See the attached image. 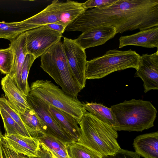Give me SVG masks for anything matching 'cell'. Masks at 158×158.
I'll return each mask as SVG.
<instances>
[{
  "mask_svg": "<svg viewBox=\"0 0 158 158\" xmlns=\"http://www.w3.org/2000/svg\"><path fill=\"white\" fill-rule=\"evenodd\" d=\"M35 59L32 55L28 53L27 54L21 70L19 81L16 85L26 97L30 92V87L27 80L29 72Z\"/></svg>",
  "mask_w": 158,
  "mask_h": 158,
  "instance_id": "22",
  "label": "cell"
},
{
  "mask_svg": "<svg viewBox=\"0 0 158 158\" xmlns=\"http://www.w3.org/2000/svg\"><path fill=\"white\" fill-rule=\"evenodd\" d=\"M84 109L101 121L111 126L115 123L114 114L111 108L94 102L82 103Z\"/></svg>",
  "mask_w": 158,
  "mask_h": 158,
  "instance_id": "21",
  "label": "cell"
},
{
  "mask_svg": "<svg viewBox=\"0 0 158 158\" xmlns=\"http://www.w3.org/2000/svg\"><path fill=\"white\" fill-rule=\"evenodd\" d=\"M29 94L69 114L78 123L87 111L77 98L68 95L50 81L38 80L33 82L30 87Z\"/></svg>",
  "mask_w": 158,
  "mask_h": 158,
  "instance_id": "6",
  "label": "cell"
},
{
  "mask_svg": "<svg viewBox=\"0 0 158 158\" xmlns=\"http://www.w3.org/2000/svg\"><path fill=\"white\" fill-rule=\"evenodd\" d=\"M0 158H3L0 146Z\"/></svg>",
  "mask_w": 158,
  "mask_h": 158,
  "instance_id": "33",
  "label": "cell"
},
{
  "mask_svg": "<svg viewBox=\"0 0 158 158\" xmlns=\"http://www.w3.org/2000/svg\"><path fill=\"white\" fill-rule=\"evenodd\" d=\"M85 10L82 3L54 0L41 11L23 20L31 29L54 23L67 27Z\"/></svg>",
  "mask_w": 158,
  "mask_h": 158,
  "instance_id": "7",
  "label": "cell"
},
{
  "mask_svg": "<svg viewBox=\"0 0 158 158\" xmlns=\"http://www.w3.org/2000/svg\"><path fill=\"white\" fill-rule=\"evenodd\" d=\"M110 108L116 120L112 127L117 131H142L154 126L157 111L150 101L133 99Z\"/></svg>",
  "mask_w": 158,
  "mask_h": 158,
  "instance_id": "3",
  "label": "cell"
},
{
  "mask_svg": "<svg viewBox=\"0 0 158 158\" xmlns=\"http://www.w3.org/2000/svg\"><path fill=\"white\" fill-rule=\"evenodd\" d=\"M10 46L14 53V58L13 70L9 75L13 79L16 85H17L21 70L27 54L25 32L21 34L10 41Z\"/></svg>",
  "mask_w": 158,
  "mask_h": 158,
  "instance_id": "18",
  "label": "cell"
},
{
  "mask_svg": "<svg viewBox=\"0 0 158 158\" xmlns=\"http://www.w3.org/2000/svg\"><path fill=\"white\" fill-rule=\"evenodd\" d=\"M0 114L2 119L6 135H19L29 137L8 113L0 106Z\"/></svg>",
  "mask_w": 158,
  "mask_h": 158,
  "instance_id": "25",
  "label": "cell"
},
{
  "mask_svg": "<svg viewBox=\"0 0 158 158\" xmlns=\"http://www.w3.org/2000/svg\"><path fill=\"white\" fill-rule=\"evenodd\" d=\"M117 0H88L84 3H82L83 7L87 10L96 8H104L112 5Z\"/></svg>",
  "mask_w": 158,
  "mask_h": 158,
  "instance_id": "28",
  "label": "cell"
},
{
  "mask_svg": "<svg viewBox=\"0 0 158 158\" xmlns=\"http://www.w3.org/2000/svg\"><path fill=\"white\" fill-rule=\"evenodd\" d=\"M37 138L51 151L57 158H69L67 144L53 136L46 134L39 133Z\"/></svg>",
  "mask_w": 158,
  "mask_h": 158,
  "instance_id": "20",
  "label": "cell"
},
{
  "mask_svg": "<svg viewBox=\"0 0 158 158\" xmlns=\"http://www.w3.org/2000/svg\"><path fill=\"white\" fill-rule=\"evenodd\" d=\"M3 136L17 152L30 158L38 156L40 143L37 139L15 134H5Z\"/></svg>",
  "mask_w": 158,
  "mask_h": 158,
  "instance_id": "15",
  "label": "cell"
},
{
  "mask_svg": "<svg viewBox=\"0 0 158 158\" xmlns=\"http://www.w3.org/2000/svg\"><path fill=\"white\" fill-rule=\"evenodd\" d=\"M116 34V29L113 27L99 26L82 33L75 40L85 50L104 44Z\"/></svg>",
  "mask_w": 158,
  "mask_h": 158,
  "instance_id": "12",
  "label": "cell"
},
{
  "mask_svg": "<svg viewBox=\"0 0 158 158\" xmlns=\"http://www.w3.org/2000/svg\"><path fill=\"white\" fill-rule=\"evenodd\" d=\"M26 98L30 107L36 112L45 126V134L53 136L67 145L74 141L51 114L48 110L49 103L29 93Z\"/></svg>",
  "mask_w": 158,
  "mask_h": 158,
  "instance_id": "10",
  "label": "cell"
},
{
  "mask_svg": "<svg viewBox=\"0 0 158 158\" xmlns=\"http://www.w3.org/2000/svg\"><path fill=\"white\" fill-rule=\"evenodd\" d=\"M44 26L62 34L65 31V29L67 27L63 25L55 23L48 24Z\"/></svg>",
  "mask_w": 158,
  "mask_h": 158,
  "instance_id": "31",
  "label": "cell"
},
{
  "mask_svg": "<svg viewBox=\"0 0 158 158\" xmlns=\"http://www.w3.org/2000/svg\"><path fill=\"white\" fill-rule=\"evenodd\" d=\"M50 151L52 153V158H57L51 151Z\"/></svg>",
  "mask_w": 158,
  "mask_h": 158,
  "instance_id": "32",
  "label": "cell"
},
{
  "mask_svg": "<svg viewBox=\"0 0 158 158\" xmlns=\"http://www.w3.org/2000/svg\"><path fill=\"white\" fill-rule=\"evenodd\" d=\"M1 83L7 100L19 113H23L26 109L30 108L26 97L20 90L9 75H6L2 78Z\"/></svg>",
  "mask_w": 158,
  "mask_h": 158,
  "instance_id": "14",
  "label": "cell"
},
{
  "mask_svg": "<svg viewBox=\"0 0 158 158\" xmlns=\"http://www.w3.org/2000/svg\"><path fill=\"white\" fill-rule=\"evenodd\" d=\"M63 47L67 60L76 81L82 89L85 87L86 66L87 62L85 50L75 41L64 37Z\"/></svg>",
  "mask_w": 158,
  "mask_h": 158,
  "instance_id": "9",
  "label": "cell"
},
{
  "mask_svg": "<svg viewBox=\"0 0 158 158\" xmlns=\"http://www.w3.org/2000/svg\"><path fill=\"white\" fill-rule=\"evenodd\" d=\"M0 146L3 158H30L14 150L9 144L3 135L0 141Z\"/></svg>",
  "mask_w": 158,
  "mask_h": 158,
  "instance_id": "27",
  "label": "cell"
},
{
  "mask_svg": "<svg viewBox=\"0 0 158 158\" xmlns=\"http://www.w3.org/2000/svg\"><path fill=\"white\" fill-rule=\"evenodd\" d=\"M135 152L145 158H158V131L141 135L134 140Z\"/></svg>",
  "mask_w": 158,
  "mask_h": 158,
  "instance_id": "16",
  "label": "cell"
},
{
  "mask_svg": "<svg viewBox=\"0 0 158 158\" xmlns=\"http://www.w3.org/2000/svg\"><path fill=\"white\" fill-rule=\"evenodd\" d=\"M101 26L113 27L117 34L158 26V0H117L104 8L88 9L65 31L83 33Z\"/></svg>",
  "mask_w": 158,
  "mask_h": 158,
  "instance_id": "1",
  "label": "cell"
},
{
  "mask_svg": "<svg viewBox=\"0 0 158 158\" xmlns=\"http://www.w3.org/2000/svg\"><path fill=\"white\" fill-rule=\"evenodd\" d=\"M30 158H52V153L43 144L40 143L38 156Z\"/></svg>",
  "mask_w": 158,
  "mask_h": 158,
  "instance_id": "30",
  "label": "cell"
},
{
  "mask_svg": "<svg viewBox=\"0 0 158 158\" xmlns=\"http://www.w3.org/2000/svg\"><path fill=\"white\" fill-rule=\"evenodd\" d=\"M30 30L29 25L24 20L11 22V24L0 30V38L13 40L19 35Z\"/></svg>",
  "mask_w": 158,
  "mask_h": 158,
  "instance_id": "23",
  "label": "cell"
},
{
  "mask_svg": "<svg viewBox=\"0 0 158 158\" xmlns=\"http://www.w3.org/2000/svg\"><path fill=\"white\" fill-rule=\"evenodd\" d=\"M14 58V53L11 46L0 49V72L2 73L10 74L13 69Z\"/></svg>",
  "mask_w": 158,
  "mask_h": 158,
  "instance_id": "26",
  "label": "cell"
},
{
  "mask_svg": "<svg viewBox=\"0 0 158 158\" xmlns=\"http://www.w3.org/2000/svg\"><path fill=\"white\" fill-rule=\"evenodd\" d=\"M67 148L69 158H101L77 142L68 144Z\"/></svg>",
  "mask_w": 158,
  "mask_h": 158,
  "instance_id": "24",
  "label": "cell"
},
{
  "mask_svg": "<svg viewBox=\"0 0 158 158\" xmlns=\"http://www.w3.org/2000/svg\"><path fill=\"white\" fill-rule=\"evenodd\" d=\"M19 114L23 122L32 137L37 138L38 134L46 133L45 126L33 109L30 108H27L23 113Z\"/></svg>",
  "mask_w": 158,
  "mask_h": 158,
  "instance_id": "19",
  "label": "cell"
},
{
  "mask_svg": "<svg viewBox=\"0 0 158 158\" xmlns=\"http://www.w3.org/2000/svg\"><path fill=\"white\" fill-rule=\"evenodd\" d=\"M40 67L67 94L77 98L82 90L73 77L60 41L52 46L41 56Z\"/></svg>",
  "mask_w": 158,
  "mask_h": 158,
  "instance_id": "4",
  "label": "cell"
},
{
  "mask_svg": "<svg viewBox=\"0 0 158 158\" xmlns=\"http://www.w3.org/2000/svg\"><path fill=\"white\" fill-rule=\"evenodd\" d=\"M51 114L59 126L71 137L77 142L80 135V129L77 120L69 114L49 104Z\"/></svg>",
  "mask_w": 158,
  "mask_h": 158,
  "instance_id": "17",
  "label": "cell"
},
{
  "mask_svg": "<svg viewBox=\"0 0 158 158\" xmlns=\"http://www.w3.org/2000/svg\"><path fill=\"white\" fill-rule=\"evenodd\" d=\"M101 158H140V156L135 152L120 148L114 154L103 156Z\"/></svg>",
  "mask_w": 158,
  "mask_h": 158,
  "instance_id": "29",
  "label": "cell"
},
{
  "mask_svg": "<svg viewBox=\"0 0 158 158\" xmlns=\"http://www.w3.org/2000/svg\"><path fill=\"white\" fill-rule=\"evenodd\" d=\"M27 53L35 59L40 57L52 46L61 40L62 34L44 26L24 32Z\"/></svg>",
  "mask_w": 158,
  "mask_h": 158,
  "instance_id": "8",
  "label": "cell"
},
{
  "mask_svg": "<svg viewBox=\"0 0 158 158\" xmlns=\"http://www.w3.org/2000/svg\"><path fill=\"white\" fill-rule=\"evenodd\" d=\"M78 124L81 134L77 142L100 157L113 155L120 148L117 141V131L88 111Z\"/></svg>",
  "mask_w": 158,
  "mask_h": 158,
  "instance_id": "2",
  "label": "cell"
},
{
  "mask_svg": "<svg viewBox=\"0 0 158 158\" xmlns=\"http://www.w3.org/2000/svg\"><path fill=\"white\" fill-rule=\"evenodd\" d=\"M140 55L129 49L109 50L102 56L87 61L86 80L100 79L116 71L129 68L138 69Z\"/></svg>",
  "mask_w": 158,
  "mask_h": 158,
  "instance_id": "5",
  "label": "cell"
},
{
  "mask_svg": "<svg viewBox=\"0 0 158 158\" xmlns=\"http://www.w3.org/2000/svg\"><path fill=\"white\" fill-rule=\"evenodd\" d=\"M2 136V135L1 133V132L0 130V141Z\"/></svg>",
  "mask_w": 158,
  "mask_h": 158,
  "instance_id": "34",
  "label": "cell"
},
{
  "mask_svg": "<svg viewBox=\"0 0 158 158\" xmlns=\"http://www.w3.org/2000/svg\"><path fill=\"white\" fill-rule=\"evenodd\" d=\"M119 48L133 45L147 48H158V26L142 30L119 39Z\"/></svg>",
  "mask_w": 158,
  "mask_h": 158,
  "instance_id": "13",
  "label": "cell"
},
{
  "mask_svg": "<svg viewBox=\"0 0 158 158\" xmlns=\"http://www.w3.org/2000/svg\"><path fill=\"white\" fill-rule=\"evenodd\" d=\"M135 77L140 78L143 82L145 93L158 89V50L151 54L140 56L139 66Z\"/></svg>",
  "mask_w": 158,
  "mask_h": 158,
  "instance_id": "11",
  "label": "cell"
}]
</instances>
